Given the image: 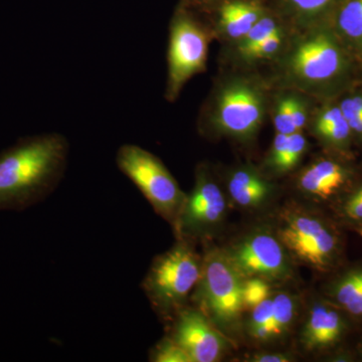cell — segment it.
Returning <instances> with one entry per match:
<instances>
[{"label": "cell", "mask_w": 362, "mask_h": 362, "mask_svg": "<svg viewBox=\"0 0 362 362\" xmlns=\"http://www.w3.org/2000/svg\"><path fill=\"white\" fill-rule=\"evenodd\" d=\"M70 143L61 133L28 136L0 152V211H23L59 187Z\"/></svg>", "instance_id": "6da1fadb"}, {"label": "cell", "mask_w": 362, "mask_h": 362, "mask_svg": "<svg viewBox=\"0 0 362 362\" xmlns=\"http://www.w3.org/2000/svg\"><path fill=\"white\" fill-rule=\"evenodd\" d=\"M274 232L293 262L321 273H330L342 266V233L335 221L318 211L286 206L277 214Z\"/></svg>", "instance_id": "7a4b0ae2"}, {"label": "cell", "mask_w": 362, "mask_h": 362, "mask_svg": "<svg viewBox=\"0 0 362 362\" xmlns=\"http://www.w3.org/2000/svg\"><path fill=\"white\" fill-rule=\"evenodd\" d=\"M244 280L223 247H206L201 278L189 301L232 341L244 332Z\"/></svg>", "instance_id": "3957f363"}, {"label": "cell", "mask_w": 362, "mask_h": 362, "mask_svg": "<svg viewBox=\"0 0 362 362\" xmlns=\"http://www.w3.org/2000/svg\"><path fill=\"white\" fill-rule=\"evenodd\" d=\"M202 268V255L197 252L194 243L187 240L176 239L168 251L153 259L141 286L162 320L170 322L187 305L201 278Z\"/></svg>", "instance_id": "277c9868"}, {"label": "cell", "mask_w": 362, "mask_h": 362, "mask_svg": "<svg viewBox=\"0 0 362 362\" xmlns=\"http://www.w3.org/2000/svg\"><path fill=\"white\" fill-rule=\"evenodd\" d=\"M116 164L154 211L173 228L187 194L163 162L148 150L127 143L119 147Z\"/></svg>", "instance_id": "5b68a950"}, {"label": "cell", "mask_w": 362, "mask_h": 362, "mask_svg": "<svg viewBox=\"0 0 362 362\" xmlns=\"http://www.w3.org/2000/svg\"><path fill=\"white\" fill-rule=\"evenodd\" d=\"M223 250L244 279L261 278L273 285L294 277L293 259L274 230L254 228Z\"/></svg>", "instance_id": "8992f818"}, {"label": "cell", "mask_w": 362, "mask_h": 362, "mask_svg": "<svg viewBox=\"0 0 362 362\" xmlns=\"http://www.w3.org/2000/svg\"><path fill=\"white\" fill-rule=\"evenodd\" d=\"M228 214V202L220 185L206 166H199L190 194L187 195L173 226L176 239L197 242L220 232Z\"/></svg>", "instance_id": "52a82bcc"}, {"label": "cell", "mask_w": 362, "mask_h": 362, "mask_svg": "<svg viewBox=\"0 0 362 362\" xmlns=\"http://www.w3.org/2000/svg\"><path fill=\"white\" fill-rule=\"evenodd\" d=\"M209 37L189 14L176 13L170 30L168 52L166 98L173 101L188 81L206 68Z\"/></svg>", "instance_id": "ba28073f"}, {"label": "cell", "mask_w": 362, "mask_h": 362, "mask_svg": "<svg viewBox=\"0 0 362 362\" xmlns=\"http://www.w3.org/2000/svg\"><path fill=\"white\" fill-rule=\"evenodd\" d=\"M263 116V97L259 90L239 82L221 90L209 122L216 133L249 139L258 132Z\"/></svg>", "instance_id": "9c48e42d"}, {"label": "cell", "mask_w": 362, "mask_h": 362, "mask_svg": "<svg viewBox=\"0 0 362 362\" xmlns=\"http://www.w3.org/2000/svg\"><path fill=\"white\" fill-rule=\"evenodd\" d=\"M169 323L168 334L185 350L190 362L220 361L232 346V340L194 305H185Z\"/></svg>", "instance_id": "30bf717a"}, {"label": "cell", "mask_w": 362, "mask_h": 362, "mask_svg": "<svg viewBox=\"0 0 362 362\" xmlns=\"http://www.w3.org/2000/svg\"><path fill=\"white\" fill-rule=\"evenodd\" d=\"M354 321L327 298L311 304L300 331L299 342L308 354L337 349L351 330Z\"/></svg>", "instance_id": "8fae6325"}, {"label": "cell", "mask_w": 362, "mask_h": 362, "mask_svg": "<svg viewBox=\"0 0 362 362\" xmlns=\"http://www.w3.org/2000/svg\"><path fill=\"white\" fill-rule=\"evenodd\" d=\"M344 66V57L337 42L326 33L305 40L291 58L293 73L301 80L321 83L337 77Z\"/></svg>", "instance_id": "7c38bea8"}, {"label": "cell", "mask_w": 362, "mask_h": 362, "mask_svg": "<svg viewBox=\"0 0 362 362\" xmlns=\"http://www.w3.org/2000/svg\"><path fill=\"white\" fill-rule=\"evenodd\" d=\"M350 181L351 171L344 164L334 159H321L304 169L298 180V187L313 201L334 204L349 192Z\"/></svg>", "instance_id": "4fadbf2b"}, {"label": "cell", "mask_w": 362, "mask_h": 362, "mask_svg": "<svg viewBox=\"0 0 362 362\" xmlns=\"http://www.w3.org/2000/svg\"><path fill=\"white\" fill-rule=\"evenodd\" d=\"M325 298L354 322L362 323V263L338 272L326 285Z\"/></svg>", "instance_id": "5bb4252c"}, {"label": "cell", "mask_w": 362, "mask_h": 362, "mask_svg": "<svg viewBox=\"0 0 362 362\" xmlns=\"http://www.w3.org/2000/svg\"><path fill=\"white\" fill-rule=\"evenodd\" d=\"M228 192L240 209H258L271 201L275 187L258 171L243 168L233 171L228 178Z\"/></svg>", "instance_id": "9a60e30c"}, {"label": "cell", "mask_w": 362, "mask_h": 362, "mask_svg": "<svg viewBox=\"0 0 362 362\" xmlns=\"http://www.w3.org/2000/svg\"><path fill=\"white\" fill-rule=\"evenodd\" d=\"M307 150L306 138L301 132L277 133L272 144L267 166L277 175H285L296 168Z\"/></svg>", "instance_id": "2e32d148"}, {"label": "cell", "mask_w": 362, "mask_h": 362, "mask_svg": "<svg viewBox=\"0 0 362 362\" xmlns=\"http://www.w3.org/2000/svg\"><path fill=\"white\" fill-rule=\"evenodd\" d=\"M263 16V9L259 4L252 2H230L221 6L220 25L221 30L228 37L242 40Z\"/></svg>", "instance_id": "e0dca14e"}, {"label": "cell", "mask_w": 362, "mask_h": 362, "mask_svg": "<svg viewBox=\"0 0 362 362\" xmlns=\"http://www.w3.org/2000/svg\"><path fill=\"white\" fill-rule=\"evenodd\" d=\"M273 298V315L264 330L261 343L274 342L290 332L299 311L298 298L291 293L279 292Z\"/></svg>", "instance_id": "ac0fdd59"}, {"label": "cell", "mask_w": 362, "mask_h": 362, "mask_svg": "<svg viewBox=\"0 0 362 362\" xmlns=\"http://www.w3.org/2000/svg\"><path fill=\"white\" fill-rule=\"evenodd\" d=\"M314 131L320 140L332 148H349L352 130L340 107L324 110L316 119Z\"/></svg>", "instance_id": "d6986e66"}, {"label": "cell", "mask_w": 362, "mask_h": 362, "mask_svg": "<svg viewBox=\"0 0 362 362\" xmlns=\"http://www.w3.org/2000/svg\"><path fill=\"white\" fill-rule=\"evenodd\" d=\"M337 221L356 232L362 230V185L343 194L332 204Z\"/></svg>", "instance_id": "ffe728a7"}, {"label": "cell", "mask_w": 362, "mask_h": 362, "mask_svg": "<svg viewBox=\"0 0 362 362\" xmlns=\"http://www.w3.org/2000/svg\"><path fill=\"white\" fill-rule=\"evenodd\" d=\"M338 25L349 40L362 44V0H349L343 6Z\"/></svg>", "instance_id": "44dd1931"}, {"label": "cell", "mask_w": 362, "mask_h": 362, "mask_svg": "<svg viewBox=\"0 0 362 362\" xmlns=\"http://www.w3.org/2000/svg\"><path fill=\"white\" fill-rule=\"evenodd\" d=\"M249 312V316L244 321V333H246L252 341L261 343L264 330L273 315L272 295Z\"/></svg>", "instance_id": "7402d4cb"}, {"label": "cell", "mask_w": 362, "mask_h": 362, "mask_svg": "<svg viewBox=\"0 0 362 362\" xmlns=\"http://www.w3.org/2000/svg\"><path fill=\"white\" fill-rule=\"evenodd\" d=\"M280 28H278L275 21L272 20L268 16H263L259 18L255 25L252 26L250 32L243 37L239 45V51L240 54L259 45V42L272 37V35L280 33Z\"/></svg>", "instance_id": "603a6c76"}, {"label": "cell", "mask_w": 362, "mask_h": 362, "mask_svg": "<svg viewBox=\"0 0 362 362\" xmlns=\"http://www.w3.org/2000/svg\"><path fill=\"white\" fill-rule=\"evenodd\" d=\"M149 361L152 362H190L189 357L173 339L170 335L162 338L150 350Z\"/></svg>", "instance_id": "cb8c5ba5"}, {"label": "cell", "mask_w": 362, "mask_h": 362, "mask_svg": "<svg viewBox=\"0 0 362 362\" xmlns=\"http://www.w3.org/2000/svg\"><path fill=\"white\" fill-rule=\"evenodd\" d=\"M272 284L261 278L245 279L243 287V300L245 310L249 312L257 305L271 296Z\"/></svg>", "instance_id": "d4e9b609"}, {"label": "cell", "mask_w": 362, "mask_h": 362, "mask_svg": "<svg viewBox=\"0 0 362 362\" xmlns=\"http://www.w3.org/2000/svg\"><path fill=\"white\" fill-rule=\"evenodd\" d=\"M294 99V97H286L279 102L275 115V127L277 133L290 135L297 132L293 120Z\"/></svg>", "instance_id": "484cf974"}, {"label": "cell", "mask_w": 362, "mask_h": 362, "mask_svg": "<svg viewBox=\"0 0 362 362\" xmlns=\"http://www.w3.org/2000/svg\"><path fill=\"white\" fill-rule=\"evenodd\" d=\"M343 115L349 122L352 133L362 137V97L347 98L340 105Z\"/></svg>", "instance_id": "4316f807"}, {"label": "cell", "mask_w": 362, "mask_h": 362, "mask_svg": "<svg viewBox=\"0 0 362 362\" xmlns=\"http://www.w3.org/2000/svg\"><path fill=\"white\" fill-rule=\"evenodd\" d=\"M281 44H282V37H281L280 33L272 35L264 42H259V45H255L247 51L243 52L242 54L247 59L269 58V57L273 56L278 52Z\"/></svg>", "instance_id": "83f0119b"}, {"label": "cell", "mask_w": 362, "mask_h": 362, "mask_svg": "<svg viewBox=\"0 0 362 362\" xmlns=\"http://www.w3.org/2000/svg\"><path fill=\"white\" fill-rule=\"evenodd\" d=\"M295 357L288 352H255L247 357L250 362H290L294 361Z\"/></svg>", "instance_id": "f1b7e54d"}, {"label": "cell", "mask_w": 362, "mask_h": 362, "mask_svg": "<svg viewBox=\"0 0 362 362\" xmlns=\"http://www.w3.org/2000/svg\"><path fill=\"white\" fill-rule=\"evenodd\" d=\"M333 0H290V2L305 13H317L322 11L329 6Z\"/></svg>", "instance_id": "f546056e"}, {"label": "cell", "mask_w": 362, "mask_h": 362, "mask_svg": "<svg viewBox=\"0 0 362 362\" xmlns=\"http://www.w3.org/2000/svg\"><path fill=\"white\" fill-rule=\"evenodd\" d=\"M293 120H294L295 129L297 132H301L306 124L307 115L304 104L297 98H295L294 104H293Z\"/></svg>", "instance_id": "4dcf8cb0"}, {"label": "cell", "mask_w": 362, "mask_h": 362, "mask_svg": "<svg viewBox=\"0 0 362 362\" xmlns=\"http://www.w3.org/2000/svg\"><path fill=\"white\" fill-rule=\"evenodd\" d=\"M356 354V357L359 358V361H362V339L359 341L358 344H357Z\"/></svg>", "instance_id": "1f68e13d"}, {"label": "cell", "mask_w": 362, "mask_h": 362, "mask_svg": "<svg viewBox=\"0 0 362 362\" xmlns=\"http://www.w3.org/2000/svg\"><path fill=\"white\" fill-rule=\"evenodd\" d=\"M358 233H359V235H361V237H362V230H361V232H359Z\"/></svg>", "instance_id": "d6a6232c"}]
</instances>
